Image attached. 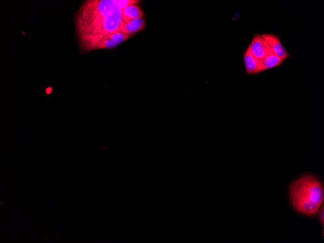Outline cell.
<instances>
[{"instance_id":"obj_5","label":"cell","mask_w":324,"mask_h":243,"mask_svg":"<svg viewBox=\"0 0 324 243\" xmlns=\"http://www.w3.org/2000/svg\"><path fill=\"white\" fill-rule=\"evenodd\" d=\"M262 36L268 43L272 53L283 60L290 56L289 54L283 46L277 36L272 33H265L262 34Z\"/></svg>"},{"instance_id":"obj_8","label":"cell","mask_w":324,"mask_h":243,"mask_svg":"<svg viewBox=\"0 0 324 243\" xmlns=\"http://www.w3.org/2000/svg\"><path fill=\"white\" fill-rule=\"evenodd\" d=\"M259 60L254 56L248 46L244 54V63L246 74L252 75L259 73Z\"/></svg>"},{"instance_id":"obj_7","label":"cell","mask_w":324,"mask_h":243,"mask_svg":"<svg viewBox=\"0 0 324 243\" xmlns=\"http://www.w3.org/2000/svg\"><path fill=\"white\" fill-rule=\"evenodd\" d=\"M284 60L271 52L259 62V72H261L280 65Z\"/></svg>"},{"instance_id":"obj_1","label":"cell","mask_w":324,"mask_h":243,"mask_svg":"<svg viewBox=\"0 0 324 243\" xmlns=\"http://www.w3.org/2000/svg\"><path fill=\"white\" fill-rule=\"evenodd\" d=\"M122 9L114 0L83 1L75 16V25L81 52L93 50L103 37L120 31Z\"/></svg>"},{"instance_id":"obj_6","label":"cell","mask_w":324,"mask_h":243,"mask_svg":"<svg viewBox=\"0 0 324 243\" xmlns=\"http://www.w3.org/2000/svg\"><path fill=\"white\" fill-rule=\"evenodd\" d=\"M145 26L146 20L144 17H139L128 21L121 20L119 29L125 34L134 35L135 33L143 30Z\"/></svg>"},{"instance_id":"obj_4","label":"cell","mask_w":324,"mask_h":243,"mask_svg":"<svg viewBox=\"0 0 324 243\" xmlns=\"http://www.w3.org/2000/svg\"><path fill=\"white\" fill-rule=\"evenodd\" d=\"M249 46L251 53L258 60L263 59L272 52L267 41L259 34L254 36Z\"/></svg>"},{"instance_id":"obj_2","label":"cell","mask_w":324,"mask_h":243,"mask_svg":"<svg viewBox=\"0 0 324 243\" xmlns=\"http://www.w3.org/2000/svg\"><path fill=\"white\" fill-rule=\"evenodd\" d=\"M324 194L322 183L311 175L300 177L290 187V197L293 207L306 215L317 213L323 203Z\"/></svg>"},{"instance_id":"obj_9","label":"cell","mask_w":324,"mask_h":243,"mask_svg":"<svg viewBox=\"0 0 324 243\" xmlns=\"http://www.w3.org/2000/svg\"><path fill=\"white\" fill-rule=\"evenodd\" d=\"M144 16L145 14L138 4L130 5L122 10V20L125 21Z\"/></svg>"},{"instance_id":"obj_12","label":"cell","mask_w":324,"mask_h":243,"mask_svg":"<svg viewBox=\"0 0 324 243\" xmlns=\"http://www.w3.org/2000/svg\"><path fill=\"white\" fill-rule=\"evenodd\" d=\"M50 92H51V88H48V89H47V93L49 94V93Z\"/></svg>"},{"instance_id":"obj_11","label":"cell","mask_w":324,"mask_h":243,"mask_svg":"<svg viewBox=\"0 0 324 243\" xmlns=\"http://www.w3.org/2000/svg\"><path fill=\"white\" fill-rule=\"evenodd\" d=\"M324 204L323 203L322 206H321L320 207V208L319 209V210H318L319 211H318V213L319 220H320L321 223L322 224L323 227H324Z\"/></svg>"},{"instance_id":"obj_3","label":"cell","mask_w":324,"mask_h":243,"mask_svg":"<svg viewBox=\"0 0 324 243\" xmlns=\"http://www.w3.org/2000/svg\"><path fill=\"white\" fill-rule=\"evenodd\" d=\"M133 35L125 34L120 31L109 34L97 42L93 50L113 48Z\"/></svg>"},{"instance_id":"obj_10","label":"cell","mask_w":324,"mask_h":243,"mask_svg":"<svg viewBox=\"0 0 324 243\" xmlns=\"http://www.w3.org/2000/svg\"><path fill=\"white\" fill-rule=\"evenodd\" d=\"M114 1L122 10H123L129 5L138 4L140 2V1L137 0H114Z\"/></svg>"}]
</instances>
